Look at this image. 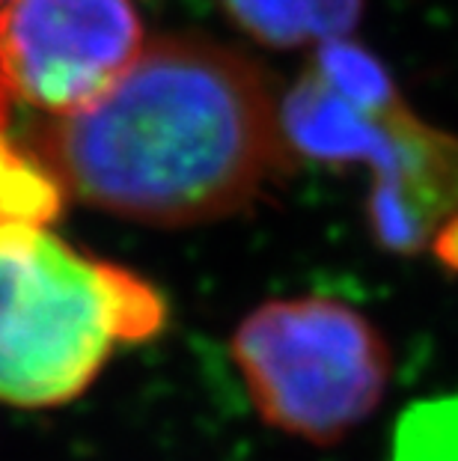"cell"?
<instances>
[{
	"label": "cell",
	"instance_id": "ba28073f",
	"mask_svg": "<svg viewBox=\"0 0 458 461\" xmlns=\"http://www.w3.org/2000/svg\"><path fill=\"white\" fill-rule=\"evenodd\" d=\"M393 461H458V396L414 402L396 426Z\"/></svg>",
	"mask_w": 458,
	"mask_h": 461
},
{
	"label": "cell",
	"instance_id": "30bf717a",
	"mask_svg": "<svg viewBox=\"0 0 458 461\" xmlns=\"http://www.w3.org/2000/svg\"><path fill=\"white\" fill-rule=\"evenodd\" d=\"M6 4H9V0H0V9H4V6H6Z\"/></svg>",
	"mask_w": 458,
	"mask_h": 461
},
{
	"label": "cell",
	"instance_id": "3957f363",
	"mask_svg": "<svg viewBox=\"0 0 458 461\" xmlns=\"http://www.w3.org/2000/svg\"><path fill=\"white\" fill-rule=\"evenodd\" d=\"M229 348L259 417L319 447L373 417L393 372L382 330L337 298L262 303Z\"/></svg>",
	"mask_w": 458,
	"mask_h": 461
},
{
	"label": "cell",
	"instance_id": "5b68a950",
	"mask_svg": "<svg viewBox=\"0 0 458 461\" xmlns=\"http://www.w3.org/2000/svg\"><path fill=\"white\" fill-rule=\"evenodd\" d=\"M366 223L378 248L417 257L458 214V137L437 131L402 104L373 161Z\"/></svg>",
	"mask_w": 458,
	"mask_h": 461
},
{
	"label": "cell",
	"instance_id": "7a4b0ae2",
	"mask_svg": "<svg viewBox=\"0 0 458 461\" xmlns=\"http://www.w3.org/2000/svg\"><path fill=\"white\" fill-rule=\"evenodd\" d=\"M167 321L158 289L48 230L0 235V402L51 408L93 384L116 346Z\"/></svg>",
	"mask_w": 458,
	"mask_h": 461
},
{
	"label": "cell",
	"instance_id": "9c48e42d",
	"mask_svg": "<svg viewBox=\"0 0 458 461\" xmlns=\"http://www.w3.org/2000/svg\"><path fill=\"white\" fill-rule=\"evenodd\" d=\"M428 248H432L435 259L441 262L446 271H450V274H458V214H455V218L446 221L444 227L432 235Z\"/></svg>",
	"mask_w": 458,
	"mask_h": 461
},
{
	"label": "cell",
	"instance_id": "277c9868",
	"mask_svg": "<svg viewBox=\"0 0 458 461\" xmlns=\"http://www.w3.org/2000/svg\"><path fill=\"white\" fill-rule=\"evenodd\" d=\"M143 45L131 0H9L0 9V86L36 113L72 116L99 102Z\"/></svg>",
	"mask_w": 458,
	"mask_h": 461
},
{
	"label": "cell",
	"instance_id": "8992f818",
	"mask_svg": "<svg viewBox=\"0 0 458 461\" xmlns=\"http://www.w3.org/2000/svg\"><path fill=\"white\" fill-rule=\"evenodd\" d=\"M15 102L0 86V235L48 230L63 214L69 191L24 129H15Z\"/></svg>",
	"mask_w": 458,
	"mask_h": 461
},
{
	"label": "cell",
	"instance_id": "52a82bcc",
	"mask_svg": "<svg viewBox=\"0 0 458 461\" xmlns=\"http://www.w3.org/2000/svg\"><path fill=\"white\" fill-rule=\"evenodd\" d=\"M241 33L268 48H307L348 39L366 0H218Z\"/></svg>",
	"mask_w": 458,
	"mask_h": 461
},
{
	"label": "cell",
	"instance_id": "6da1fadb",
	"mask_svg": "<svg viewBox=\"0 0 458 461\" xmlns=\"http://www.w3.org/2000/svg\"><path fill=\"white\" fill-rule=\"evenodd\" d=\"M24 134L69 197L152 227L229 218L295 170L265 68L206 36L146 42L99 102Z\"/></svg>",
	"mask_w": 458,
	"mask_h": 461
}]
</instances>
